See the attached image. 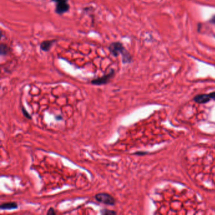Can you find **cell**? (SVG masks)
<instances>
[{
    "mask_svg": "<svg viewBox=\"0 0 215 215\" xmlns=\"http://www.w3.org/2000/svg\"><path fill=\"white\" fill-rule=\"evenodd\" d=\"M110 53L114 57H118L119 55H122V61L124 64L130 63L132 61V57L123 44L120 42H114L111 43L109 46Z\"/></svg>",
    "mask_w": 215,
    "mask_h": 215,
    "instance_id": "6da1fadb",
    "label": "cell"
},
{
    "mask_svg": "<svg viewBox=\"0 0 215 215\" xmlns=\"http://www.w3.org/2000/svg\"><path fill=\"white\" fill-rule=\"evenodd\" d=\"M52 2L56 3L55 12L58 15H63L69 11L70 6L68 4V0H51Z\"/></svg>",
    "mask_w": 215,
    "mask_h": 215,
    "instance_id": "7a4b0ae2",
    "label": "cell"
},
{
    "mask_svg": "<svg viewBox=\"0 0 215 215\" xmlns=\"http://www.w3.org/2000/svg\"><path fill=\"white\" fill-rule=\"evenodd\" d=\"M95 198L97 201L105 205L113 206L115 203V199L107 193H99L95 195Z\"/></svg>",
    "mask_w": 215,
    "mask_h": 215,
    "instance_id": "3957f363",
    "label": "cell"
},
{
    "mask_svg": "<svg viewBox=\"0 0 215 215\" xmlns=\"http://www.w3.org/2000/svg\"><path fill=\"white\" fill-rule=\"evenodd\" d=\"M114 75H115V71L114 70H112L109 73H108V74L105 75L102 77L93 79V80L91 82V83L92 85H102L107 84L108 82H109L111 78L114 77Z\"/></svg>",
    "mask_w": 215,
    "mask_h": 215,
    "instance_id": "277c9868",
    "label": "cell"
},
{
    "mask_svg": "<svg viewBox=\"0 0 215 215\" xmlns=\"http://www.w3.org/2000/svg\"><path fill=\"white\" fill-rule=\"evenodd\" d=\"M57 42L56 40H44L41 42L40 45V49L44 52L49 51L52 46Z\"/></svg>",
    "mask_w": 215,
    "mask_h": 215,
    "instance_id": "5b68a950",
    "label": "cell"
},
{
    "mask_svg": "<svg viewBox=\"0 0 215 215\" xmlns=\"http://www.w3.org/2000/svg\"><path fill=\"white\" fill-rule=\"evenodd\" d=\"M211 97L210 94H202L196 95L194 98V100L198 103H205L208 102L211 100Z\"/></svg>",
    "mask_w": 215,
    "mask_h": 215,
    "instance_id": "8992f818",
    "label": "cell"
},
{
    "mask_svg": "<svg viewBox=\"0 0 215 215\" xmlns=\"http://www.w3.org/2000/svg\"><path fill=\"white\" fill-rule=\"evenodd\" d=\"M17 208H18V205L15 202H6V203L2 204L1 206H0L1 210H13V209H16Z\"/></svg>",
    "mask_w": 215,
    "mask_h": 215,
    "instance_id": "52a82bcc",
    "label": "cell"
},
{
    "mask_svg": "<svg viewBox=\"0 0 215 215\" xmlns=\"http://www.w3.org/2000/svg\"><path fill=\"white\" fill-rule=\"evenodd\" d=\"M9 47L4 44H1L0 45V54L1 56H4L7 55L9 52Z\"/></svg>",
    "mask_w": 215,
    "mask_h": 215,
    "instance_id": "ba28073f",
    "label": "cell"
},
{
    "mask_svg": "<svg viewBox=\"0 0 215 215\" xmlns=\"http://www.w3.org/2000/svg\"><path fill=\"white\" fill-rule=\"evenodd\" d=\"M101 213L102 214H115L116 212L114 211H111V210H103L101 211Z\"/></svg>",
    "mask_w": 215,
    "mask_h": 215,
    "instance_id": "9c48e42d",
    "label": "cell"
},
{
    "mask_svg": "<svg viewBox=\"0 0 215 215\" xmlns=\"http://www.w3.org/2000/svg\"><path fill=\"white\" fill-rule=\"evenodd\" d=\"M22 112H23L24 115H25L27 118H28L29 119H31V116L29 115V114L27 112V110L25 109H24L23 107H22Z\"/></svg>",
    "mask_w": 215,
    "mask_h": 215,
    "instance_id": "30bf717a",
    "label": "cell"
},
{
    "mask_svg": "<svg viewBox=\"0 0 215 215\" xmlns=\"http://www.w3.org/2000/svg\"><path fill=\"white\" fill-rule=\"evenodd\" d=\"M56 214V213H55L54 209L53 208H50L48 212H47V214Z\"/></svg>",
    "mask_w": 215,
    "mask_h": 215,
    "instance_id": "8fae6325",
    "label": "cell"
},
{
    "mask_svg": "<svg viewBox=\"0 0 215 215\" xmlns=\"http://www.w3.org/2000/svg\"><path fill=\"white\" fill-rule=\"evenodd\" d=\"M210 95L211 97V99L215 100V91L214 92H212V93L210 94Z\"/></svg>",
    "mask_w": 215,
    "mask_h": 215,
    "instance_id": "7c38bea8",
    "label": "cell"
}]
</instances>
